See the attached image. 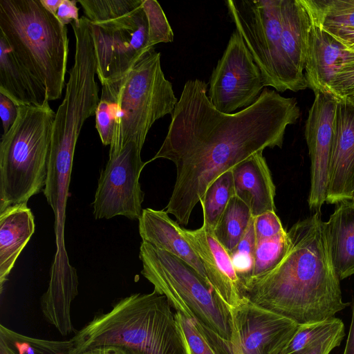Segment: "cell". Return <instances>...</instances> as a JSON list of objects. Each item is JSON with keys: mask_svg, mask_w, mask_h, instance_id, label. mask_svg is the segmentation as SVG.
<instances>
[{"mask_svg": "<svg viewBox=\"0 0 354 354\" xmlns=\"http://www.w3.org/2000/svg\"><path fill=\"white\" fill-rule=\"evenodd\" d=\"M167 136L156 155L171 160L176 178L166 206L168 214L187 225L209 185L239 162L266 148H281L288 126L300 109L295 97L265 87L250 106L233 113L217 110L207 83L189 80L172 113Z\"/></svg>", "mask_w": 354, "mask_h": 354, "instance_id": "6da1fadb", "label": "cell"}, {"mask_svg": "<svg viewBox=\"0 0 354 354\" xmlns=\"http://www.w3.org/2000/svg\"><path fill=\"white\" fill-rule=\"evenodd\" d=\"M288 249L272 270L241 286L244 297L299 325L323 321L343 310L321 212L295 223Z\"/></svg>", "mask_w": 354, "mask_h": 354, "instance_id": "7a4b0ae2", "label": "cell"}, {"mask_svg": "<svg viewBox=\"0 0 354 354\" xmlns=\"http://www.w3.org/2000/svg\"><path fill=\"white\" fill-rule=\"evenodd\" d=\"M71 339L73 354L100 346H117L130 354H188L171 306L155 290L117 300Z\"/></svg>", "mask_w": 354, "mask_h": 354, "instance_id": "3957f363", "label": "cell"}, {"mask_svg": "<svg viewBox=\"0 0 354 354\" xmlns=\"http://www.w3.org/2000/svg\"><path fill=\"white\" fill-rule=\"evenodd\" d=\"M71 26L75 39L74 63L64 97L53 121L45 190L55 196L68 194L77 141L86 119L94 115L100 102L96 57L91 27L82 16Z\"/></svg>", "mask_w": 354, "mask_h": 354, "instance_id": "277c9868", "label": "cell"}, {"mask_svg": "<svg viewBox=\"0 0 354 354\" xmlns=\"http://www.w3.org/2000/svg\"><path fill=\"white\" fill-rule=\"evenodd\" d=\"M0 35L46 88L49 101L60 98L68 55L66 26L41 0H0Z\"/></svg>", "mask_w": 354, "mask_h": 354, "instance_id": "5b68a950", "label": "cell"}, {"mask_svg": "<svg viewBox=\"0 0 354 354\" xmlns=\"http://www.w3.org/2000/svg\"><path fill=\"white\" fill-rule=\"evenodd\" d=\"M55 113L49 101L19 105L18 117L0 143V212L43 191Z\"/></svg>", "mask_w": 354, "mask_h": 354, "instance_id": "8992f818", "label": "cell"}, {"mask_svg": "<svg viewBox=\"0 0 354 354\" xmlns=\"http://www.w3.org/2000/svg\"><path fill=\"white\" fill-rule=\"evenodd\" d=\"M102 86L109 90L115 112L109 156L130 142L142 149L154 122L171 115L178 100L154 47L147 49L122 78Z\"/></svg>", "mask_w": 354, "mask_h": 354, "instance_id": "52a82bcc", "label": "cell"}, {"mask_svg": "<svg viewBox=\"0 0 354 354\" xmlns=\"http://www.w3.org/2000/svg\"><path fill=\"white\" fill-rule=\"evenodd\" d=\"M141 274L165 296L176 312L229 341L232 331L230 308L209 281L181 259L143 241L140 248Z\"/></svg>", "mask_w": 354, "mask_h": 354, "instance_id": "ba28073f", "label": "cell"}, {"mask_svg": "<svg viewBox=\"0 0 354 354\" xmlns=\"http://www.w3.org/2000/svg\"><path fill=\"white\" fill-rule=\"evenodd\" d=\"M225 3L265 87L294 91L281 53V0H227Z\"/></svg>", "mask_w": 354, "mask_h": 354, "instance_id": "9c48e42d", "label": "cell"}, {"mask_svg": "<svg viewBox=\"0 0 354 354\" xmlns=\"http://www.w3.org/2000/svg\"><path fill=\"white\" fill-rule=\"evenodd\" d=\"M230 311L232 331L229 341L194 319L217 354H279L299 326L295 322L245 297Z\"/></svg>", "mask_w": 354, "mask_h": 354, "instance_id": "30bf717a", "label": "cell"}, {"mask_svg": "<svg viewBox=\"0 0 354 354\" xmlns=\"http://www.w3.org/2000/svg\"><path fill=\"white\" fill-rule=\"evenodd\" d=\"M142 149L135 142L126 144L118 153L109 156L102 170L93 203L96 219L124 216L139 220L144 192L139 182L144 167Z\"/></svg>", "mask_w": 354, "mask_h": 354, "instance_id": "8fae6325", "label": "cell"}, {"mask_svg": "<svg viewBox=\"0 0 354 354\" xmlns=\"http://www.w3.org/2000/svg\"><path fill=\"white\" fill-rule=\"evenodd\" d=\"M89 23L97 76L102 85L122 78L149 48L147 19L142 6L130 15L112 21Z\"/></svg>", "mask_w": 354, "mask_h": 354, "instance_id": "7c38bea8", "label": "cell"}, {"mask_svg": "<svg viewBox=\"0 0 354 354\" xmlns=\"http://www.w3.org/2000/svg\"><path fill=\"white\" fill-rule=\"evenodd\" d=\"M264 88L258 66L240 34L234 31L210 77V102L221 112L233 113L254 103Z\"/></svg>", "mask_w": 354, "mask_h": 354, "instance_id": "4fadbf2b", "label": "cell"}, {"mask_svg": "<svg viewBox=\"0 0 354 354\" xmlns=\"http://www.w3.org/2000/svg\"><path fill=\"white\" fill-rule=\"evenodd\" d=\"M337 100L329 93H315L305 124L304 135L310 158L309 208L321 212L326 203L334 138Z\"/></svg>", "mask_w": 354, "mask_h": 354, "instance_id": "5bb4252c", "label": "cell"}, {"mask_svg": "<svg viewBox=\"0 0 354 354\" xmlns=\"http://www.w3.org/2000/svg\"><path fill=\"white\" fill-rule=\"evenodd\" d=\"M205 270L207 281L229 308H235L244 299L241 281L229 253L216 239L214 231L202 225L196 230L182 227Z\"/></svg>", "mask_w": 354, "mask_h": 354, "instance_id": "9a60e30c", "label": "cell"}, {"mask_svg": "<svg viewBox=\"0 0 354 354\" xmlns=\"http://www.w3.org/2000/svg\"><path fill=\"white\" fill-rule=\"evenodd\" d=\"M353 65L354 53L310 20L305 65L308 87L315 94L328 93L336 77Z\"/></svg>", "mask_w": 354, "mask_h": 354, "instance_id": "2e32d148", "label": "cell"}, {"mask_svg": "<svg viewBox=\"0 0 354 354\" xmlns=\"http://www.w3.org/2000/svg\"><path fill=\"white\" fill-rule=\"evenodd\" d=\"M354 192V105L337 101L326 203L351 201Z\"/></svg>", "mask_w": 354, "mask_h": 354, "instance_id": "e0dca14e", "label": "cell"}, {"mask_svg": "<svg viewBox=\"0 0 354 354\" xmlns=\"http://www.w3.org/2000/svg\"><path fill=\"white\" fill-rule=\"evenodd\" d=\"M281 47L294 91L308 87L305 77L307 33L310 19L300 0H281Z\"/></svg>", "mask_w": 354, "mask_h": 354, "instance_id": "ac0fdd59", "label": "cell"}, {"mask_svg": "<svg viewBox=\"0 0 354 354\" xmlns=\"http://www.w3.org/2000/svg\"><path fill=\"white\" fill-rule=\"evenodd\" d=\"M236 196L250 208L252 217L275 212V185L263 151L232 168Z\"/></svg>", "mask_w": 354, "mask_h": 354, "instance_id": "d6986e66", "label": "cell"}, {"mask_svg": "<svg viewBox=\"0 0 354 354\" xmlns=\"http://www.w3.org/2000/svg\"><path fill=\"white\" fill-rule=\"evenodd\" d=\"M51 268L47 290L40 299L44 317L63 336L74 332L71 308L78 295V280L76 271L66 259L64 261L56 254Z\"/></svg>", "mask_w": 354, "mask_h": 354, "instance_id": "ffe728a7", "label": "cell"}, {"mask_svg": "<svg viewBox=\"0 0 354 354\" xmlns=\"http://www.w3.org/2000/svg\"><path fill=\"white\" fill-rule=\"evenodd\" d=\"M138 221L143 241L185 261L207 280L203 265L183 233L182 227L166 210L143 209Z\"/></svg>", "mask_w": 354, "mask_h": 354, "instance_id": "44dd1931", "label": "cell"}, {"mask_svg": "<svg viewBox=\"0 0 354 354\" xmlns=\"http://www.w3.org/2000/svg\"><path fill=\"white\" fill-rule=\"evenodd\" d=\"M35 218L27 203L10 206L0 212V290L14 265L35 232Z\"/></svg>", "mask_w": 354, "mask_h": 354, "instance_id": "7402d4cb", "label": "cell"}, {"mask_svg": "<svg viewBox=\"0 0 354 354\" xmlns=\"http://www.w3.org/2000/svg\"><path fill=\"white\" fill-rule=\"evenodd\" d=\"M324 229L334 268L339 279L354 274V203L335 204Z\"/></svg>", "mask_w": 354, "mask_h": 354, "instance_id": "603a6c76", "label": "cell"}, {"mask_svg": "<svg viewBox=\"0 0 354 354\" xmlns=\"http://www.w3.org/2000/svg\"><path fill=\"white\" fill-rule=\"evenodd\" d=\"M0 91L19 105H42L49 101L46 88L20 63L0 35Z\"/></svg>", "mask_w": 354, "mask_h": 354, "instance_id": "cb8c5ba5", "label": "cell"}, {"mask_svg": "<svg viewBox=\"0 0 354 354\" xmlns=\"http://www.w3.org/2000/svg\"><path fill=\"white\" fill-rule=\"evenodd\" d=\"M344 335V323L335 317L300 324L279 354H329Z\"/></svg>", "mask_w": 354, "mask_h": 354, "instance_id": "d4e9b609", "label": "cell"}, {"mask_svg": "<svg viewBox=\"0 0 354 354\" xmlns=\"http://www.w3.org/2000/svg\"><path fill=\"white\" fill-rule=\"evenodd\" d=\"M71 339L36 338L0 325V354H73Z\"/></svg>", "mask_w": 354, "mask_h": 354, "instance_id": "484cf974", "label": "cell"}, {"mask_svg": "<svg viewBox=\"0 0 354 354\" xmlns=\"http://www.w3.org/2000/svg\"><path fill=\"white\" fill-rule=\"evenodd\" d=\"M248 206L236 196L229 201L214 230L221 245L230 254L244 236L252 219Z\"/></svg>", "mask_w": 354, "mask_h": 354, "instance_id": "4316f807", "label": "cell"}, {"mask_svg": "<svg viewBox=\"0 0 354 354\" xmlns=\"http://www.w3.org/2000/svg\"><path fill=\"white\" fill-rule=\"evenodd\" d=\"M319 26L354 28V0H300Z\"/></svg>", "mask_w": 354, "mask_h": 354, "instance_id": "83f0119b", "label": "cell"}, {"mask_svg": "<svg viewBox=\"0 0 354 354\" xmlns=\"http://www.w3.org/2000/svg\"><path fill=\"white\" fill-rule=\"evenodd\" d=\"M234 196L236 192L231 169L213 181L200 201L203 212V225L214 231L230 200Z\"/></svg>", "mask_w": 354, "mask_h": 354, "instance_id": "f1b7e54d", "label": "cell"}, {"mask_svg": "<svg viewBox=\"0 0 354 354\" xmlns=\"http://www.w3.org/2000/svg\"><path fill=\"white\" fill-rule=\"evenodd\" d=\"M84 17L91 23L112 21L139 8L142 0H79Z\"/></svg>", "mask_w": 354, "mask_h": 354, "instance_id": "f546056e", "label": "cell"}, {"mask_svg": "<svg viewBox=\"0 0 354 354\" xmlns=\"http://www.w3.org/2000/svg\"><path fill=\"white\" fill-rule=\"evenodd\" d=\"M288 246L289 238L286 230L273 237L256 240L254 266L250 278L267 273L277 266L285 256Z\"/></svg>", "mask_w": 354, "mask_h": 354, "instance_id": "4dcf8cb0", "label": "cell"}, {"mask_svg": "<svg viewBox=\"0 0 354 354\" xmlns=\"http://www.w3.org/2000/svg\"><path fill=\"white\" fill-rule=\"evenodd\" d=\"M148 24V47L174 41V32L160 5L155 0H142Z\"/></svg>", "mask_w": 354, "mask_h": 354, "instance_id": "1f68e13d", "label": "cell"}, {"mask_svg": "<svg viewBox=\"0 0 354 354\" xmlns=\"http://www.w3.org/2000/svg\"><path fill=\"white\" fill-rule=\"evenodd\" d=\"M256 246L254 218L243 239L230 253L231 260L241 284L249 279L252 273Z\"/></svg>", "mask_w": 354, "mask_h": 354, "instance_id": "d6a6232c", "label": "cell"}, {"mask_svg": "<svg viewBox=\"0 0 354 354\" xmlns=\"http://www.w3.org/2000/svg\"><path fill=\"white\" fill-rule=\"evenodd\" d=\"M175 316L188 354H217L193 319L179 312Z\"/></svg>", "mask_w": 354, "mask_h": 354, "instance_id": "836d02e7", "label": "cell"}, {"mask_svg": "<svg viewBox=\"0 0 354 354\" xmlns=\"http://www.w3.org/2000/svg\"><path fill=\"white\" fill-rule=\"evenodd\" d=\"M95 116V128L102 144L110 146L115 126V112L112 97L104 86H102L101 97Z\"/></svg>", "mask_w": 354, "mask_h": 354, "instance_id": "e575fe53", "label": "cell"}, {"mask_svg": "<svg viewBox=\"0 0 354 354\" xmlns=\"http://www.w3.org/2000/svg\"><path fill=\"white\" fill-rule=\"evenodd\" d=\"M328 93L337 101L354 105V65L336 77L329 88Z\"/></svg>", "mask_w": 354, "mask_h": 354, "instance_id": "d590c367", "label": "cell"}, {"mask_svg": "<svg viewBox=\"0 0 354 354\" xmlns=\"http://www.w3.org/2000/svg\"><path fill=\"white\" fill-rule=\"evenodd\" d=\"M254 227L256 240L273 237L286 231L279 218L273 212L254 218Z\"/></svg>", "mask_w": 354, "mask_h": 354, "instance_id": "8d00e7d4", "label": "cell"}, {"mask_svg": "<svg viewBox=\"0 0 354 354\" xmlns=\"http://www.w3.org/2000/svg\"><path fill=\"white\" fill-rule=\"evenodd\" d=\"M19 104L5 93L0 91V116L6 133L15 122L19 114Z\"/></svg>", "mask_w": 354, "mask_h": 354, "instance_id": "74e56055", "label": "cell"}, {"mask_svg": "<svg viewBox=\"0 0 354 354\" xmlns=\"http://www.w3.org/2000/svg\"><path fill=\"white\" fill-rule=\"evenodd\" d=\"M77 2V0H62L56 12V17L62 24L66 26L80 21Z\"/></svg>", "mask_w": 354, "mask_h": 354, "instance_id": "f35d334b", "label": "cell"}, {"mask_svg": "<svg viewBox=\"0 0 354 354\" xmlns=\"http://www.w3.org/2000/svg\"><path fill=\"white\" fill-rule=\"evenodd\" d=\"M319 27L328 32L354 53V28L336 26Z\"/></svg>", "mask_w": 354, "mask_h": 354, "instance_id": "ab89813d", "label": "cell"}, {"mask_svg": "<svg viewBox=\"0 0 354 354\" xmlns=\"http://www.w3.org/2000/svg\"><path fill=\"white\" fill-rule=\"evenodd\" d=\"M80 354H130L127 351L113 346H100L87 349Z\"/></svg>", "mask_w": 354, "mask_h": 354, "instance_id": "60d3db41", "label": "cell"}, {"mask_svg": "<svg viewBox=\"0 0 354 354\" xmlns=\"http://www.w3.org/2000/svg\"><path fill=\"white\" fill-rule=\"evenodd\" d=\"M343 354H354V305L349 333Z\"/></svg>", "mask_w": 354, "mask_h": 354, "instance_id": "b9f144b4", "label": "cell"}, {"mask_svg": "<svg viewBox=\"0 0 354 354\" xmlns=\"http://www.w3.org/2000/svg\"><path fill=\"white\" fill-rule=\"evenodd\" d=\"M62 1V0H41L44 6L55 15Z\"/></svg>", "mask_w": 354, "mask_h": 354, "instance_id": "7bdbcfd3", "label": "cell"}, {"mask_svg": "<svg viewBox=\"0 0 354 354\" xmlns=\"http://www.w3.org/2000/svg\"><path fill=\"white\" fill-rule=\"evenodd\" d=\"M351 201L354 203V192H353V193L352 194V197H351Z\"/></svg>", "mask_w": 354, "mask_h": 354, "instance_id": "ee69618b", "label": "cell"}]
</instances>
